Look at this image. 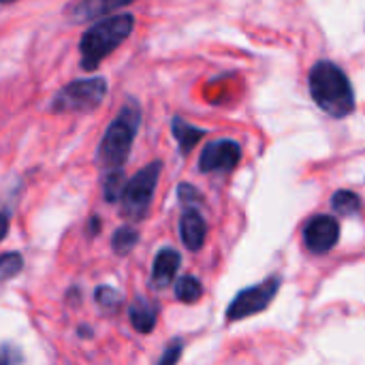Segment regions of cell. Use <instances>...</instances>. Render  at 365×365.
<instances>
[{
    "instance_id": "cell-1",
    "label": "cell",
    "mask_w": 365,
    "mask_h": 365,
    "mask_svg": "<svg viewBox=\"0 0 365 365\" xmlns=\"http://www.w3.org/2000/svg\"><path fill=\"white\" fill-rule=\"evenodd\" d=\"M310 94L314 103L334 118H346L355 109V94L349 77L334 62H317L310 71Z\"/></svg>"
},
{
    "instance_id": "cell-2",
    "label": "cell",
    "mask_w": 365,
    "mask_h": 365,
    "mask_svg": "<svg viewBox=\"0 0 365 365\" xmlns=\"http://www.w3.org/2000/svg\"><path fill=\"white\" fill-rule=\"evenodd\" d=\"M139 124H141V107H139V103L128 101L120 109V113L113 118L109 128L105 130V135L98 143V150H96V158L105 171L122 169V165L128 160Z\"/></svg>"
},
{
    "instance_id": "cell-3",
    "label": "cell",
    "mask_w": 365,
    "mask_h": 365,
    "mask_svg": "<svg viewBox=\"0 0 365 365\" xmlns=\"http://www.w3.org/2000/svg\"><path fill=\"white\" fill-rule=\"evenodd\" d=\"M133 28H135V17L128 13H120V15L98 19L81 36V43H79L81 68L94 71L115 47H120L128 38Z\"/></svg>"
},
{
    "instance_id": "cell-4",
    "label": "cell",
    "mask_w": 365,
    "mask_h": 365,
    "mask_svg": "<svg viewBox=\"0 0 365 365\" xmlns=\"http://www.w3.org/2000/svg\"><path fill=\"white\" fill-rule=\"evenodd\" d=\"M107 96V81L103 77H88L66 83L51 98L53 113H83L94 111Z\"/></svg>"
},
{
    "instance_id": "cell-5",
    "label": "cell",
    "mask_w": 365,
    "mask_h": 365,
    "mask_svg": "<svg viewBox=\"0 0 365 365\" xmlns=\"http://www.w3.org/2000/svg\"><path fill=\"white\" fill-rule=\"evenodd\" d=\"M160 171H163V163L154 160V163L145 165L141 171H137V175L126 182L122 199H120L124 216H128L133 220H141L148 214Z\"/></svg>"
},
{
    "instance_id": "cell-6",
    "label": "cell",
    "mask_w": 365,
    "mask_h": 365,
    "mask_svg": "<svg viewBox=\"0 0 365 365\" xmlns=\"http://www.w3.org/2000/svg\"><path fill=\"white\" fill-rule=\"evenodd\" d=\"M278 289H280V278H269L257 287L242 291L231 302V306L227 308V319L229 321H242V319H248L257 312H263L272 304V299L276 297Z\"/></svg>"
},
{
    "instance_id": "cell-7",
    "label": "cell",
    "mask_w": 365,
    "mask_h": 365,
    "mask_svg": "<svg viewBox=\"0 0 365 365\" xmlns=\"http://www.w3.org/2000/svg\"><path fill=\"white\" fill-rule=\"evenodd\" d=\"M242 158V148L237 141L231 139H218L203 148L199 158V169L203 173L212 171H233Z\"/></svg>"
},
{
    "instance_id": "cell-8",
    "label": "cell",
    "mask_w": 365,
    "mask_h": 365,
    "mask_svg": "<svg viewBox=\"0 0 365 365\" xmlns=\"http://www.w3.org/2000/svg\"><path fill=\"white\" fill-rule=\"evenodd\" d=\"M338 237H340V225L334 216H317L308 222L304 231L306 246L319 255L331 250L338 244Z\"/></svg>"
},
{
    "instance_id": "cell-9",
    "label": "cell",
    "mask_w": 365,
    "mask_h": 365,
    "mask_svg": "<svg viewBox=\"0 0 365 365\" xmlns=\"http://www.w3.org/2000/svg\"><path fill=\"white\" fill-rule=\"evenodd\" d=\"M135 0H77L66 9V17L73 24H83V21H92L98 17L109 15L111 11L126 6Z\"/></svg>"
},
{
    "instance_id": "cell-10",
    "label": "cell",
    "mask_w": 365,
    "mask_h": 365,
    "mask_svg": "<svg viewBox=\"0 0 365 365\" xmlns=\"http://www.w3.org/2000/svg\"><path fill=\"white\" fill-rule=\"evenodd\" d=\"M180 235H182V242L188 250H199L205 242V235H207V227H205V220L203 216L195 210V207H188L180 220Z\"/></svg>"
},
{
    "instance_id": "cell-11",
    "label": "cell",
    "mask_w": 365,
    "mask_h": 365,
    "mask_svg": "<svg viewBox=\"0 0 365 365\" xmlns=\"http://www.w3.org/2000/svg\"><path fill=\"white\" fill-rule=\"evenodd\" d=\"M182 257L178 250L173 248H163L156 259H154V267H152V284L158 289H165L173 282L178 269H180Z\"/></svg>"
},
{
    "instance_id": "cell-12",
    "label": "cell",
    "mask_w": 365,
    "mask_h": 365,
    "mask_svg": "<svg viewBox=\"0 0 365 365\" xmlns=\"http://www.w3.org/2000/svg\"><path fill=\"white\" fill-rule=\"evenodd\" d=\"M158 308L145 297H137L130 306V323L139 334H150L156 325Z\"/></svg>"
},
{
    "instance_id": "cell-13",
    "label": "cell",
    "mask_w": 365,
    "mask_h": 365,
    "mask_svg": "<svg viewBox=\"0 0 365 365\" xmlns=\"http://www.w3.org/2000/svg\"><path fill=\"white\" fill-rule=\"evenodd\" d=\"M171 130H173V137L178 139V145H180L182 154H188V152L205 137V130H201V128L188 124V122L182 120V118H173Z\"/></svg>"
},
{
    "instance_id": "cell-14",
    "label": "cell",
    "mask_w": 365,
    "mask_h": 365,
    "mask_svg": "<svg viewBox=\"0 0 365 365\" xmlns=\"http://www.w3.org/2000/svg\"><path fill=\"white\" fill-rule=\"evenodd\" d=\"M124 186H126V180H124V173L122 169H115V171H107L105 180H103V195L109 203H115L122 199V192H124Z\"/></svg>"
},
{
    "instance_id": "cell-15",
    "label": "cell",
    "mask_w": 365,
    "mask_h": 365,
    "mask_svg": "<svg viewBox=\"0 0 365 365\" xmlns=\"http://www.w3.org/2000/svg\"><path fill=\"white\" fill-rule=\"evenodd\" d=\"M331 207L342 216H351L361 210V199H359V195H355L351 190H338L331 197Z\"/></svg>"
},
{
    "instance_id": "cell-16",
    "label": "cell",
    "mask_w": 365,
    "mask_h": 365,
    "mask_svg": "<svg viewBox=\"0 0 365 365\" xmlns=\"http://www.w3.org/2000/svg\"><path fill=\"white\" fill-rule=\"evenodd\" d=\"M175 295L184 304H195L203 295V287H201V282L195 276H184L175 284Z\"/></svg>"
},
{
    "instance_id": "cell-17",
    "label": "cell",
    "mask_w": 365,
    "mask_h": 365,
    "mask_svg": "<svg viewBox=\"0 0 365 365\" xmlns=\"http://www.w3.org/2000/svg\"><path fill=\"white\" fill-rule=\"evenodd\" d=\"M137 242H139V233L133 227H120L111 237V246L118 255H128Z\"/></svg>"
},
{
    "instance_id": "cell-18",
    "label": "cell",
    "mask_w": 365,
    "mask_h": 365,
    "mask_svg": "<svg viewBox=\"0 0 365 365\" xmlns=\"http://www.w3.org/2000/svg\"><path fill=\"white\" fill-rule=\"evenodd\" d=\"M24 267V259L19 252H6L0 255V284L11 280L13 276H17Z\"/></svg>"
},
{
    "instance_id": "cell-19",
    "label": "cell",
    "mask_w": 365,
    "mask_h": 365,
    "mask_svg": "<svg viewBox=\"0 0 365 365\" xmlns=\"http://www.w3.org/2000/svg\"><path fill=\"white\" fill-rule=\"evenodd\" d=\"M96 304L103 310H115L122 304V295L111 287H101V289H96Z\"/></svg>"
},
{
    "instance_id": "cell-20",
    "label": "cell",
    "mask_w": 365,
    "mask_h": 365,
    "mask_svg": "<svg viewBox=\"0 0 365 365\" xmlns=\"http://www.w3.org/2000/svg\"><path fill=\"white\" fill-rule=\"evenodd\" d=\"M180 357H182V340H173V342L165 349L163 357L158 359V364L156 365H175L180 361Z\"/></svg>"
},
{
    "instance_id": "cell-21",
    "label": "cell",
    "mask_w": 365,
    "mask_h": 365,
    "mask_svg": "<svg viewBox=\"0 0 365 365\" xmlns=\"http://www.w3.org/2000/svg\"><path fill=\"white\" fill-rule=\"evenodd\" d=\"M178 195H180V201H182L184 205H188V207H192V205L201 203V195H199V192H197V188H195V186H190V184H180Z\"/></svg>"
},
{
    "instance_id": "cell-22",
    "label": "cell",
    "mask_w": 365,
    "mask_h": 365,
    "mask_svg": "<svg viewBox=\"0 0 365 365\" xmlns=\"http://www.w3.org/2000/svg\"><path fill=\"white\" fill-rule=\"evenodd\" d=\"M6 231H9V216L0 212V242L4 240V235H6Z\"/></svg>"
},
{
    "instance_id": "cell-23",
    "label": "cell",
    "mask_w": 365,
    "mask_h": 365,
    "mask_svg": "<svg viewBox=\"0 0 365 365\" xmlns=\"http://www.w3.org/2000/svg\"><path fill=\"white\" fill-rule=\"evenodd\" d=\"M0 365H15V359H9V353L2 351L0 353Z\"/></svg>"
},
{
    "instance_id": "cell-24",
    "label": "cell",
    "mask_w": 365,
    "mask_h": 365,
    "mask_svg": "<svg viewBox=\"0 0 365 365\" xmlns=\"http://www.w3.org/2000/svg\"><path fill=\"white\" fill-rule=\"evenodd\" d=\"M96 231H98V218H92V220H90V233L94 235Z\"/></svg>"
},
{
    "instance_id": "cell-25",
    "label": "cell",
    "mask_w": 365,
    "mask_h": 365,
    "mask_svg": "<svg viewBox=\"0 0 365 365\" xmlns=\"http://www.w3.org/2000/svg\"><path fill=\"white\" fill-rule=\"evenodd\" d=\"M79 331H81V334H79L81 338H83V336H88V338H90V329H86V327H81Z\"/></svg>"
},
{
    "instance_id": "cell-26",
    "label": "cell",
    "mask_w": 365,
    "mask_h": 365,
    "mask_svg": "<svg viewBox=\"0 0 365 365\" xmlns=\"http://www.w3.org/2000/svg\"><path fill=\"white\" fill-rule=\"evenodd\" d=\"M0 2H13V0H0Z\"/></svg>"
}]
</instances>
